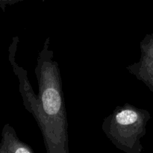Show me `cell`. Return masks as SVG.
<instances>
[{
    "mask_svg": "<svg viewBox=\"0 0 153 153\" xmlns=\"http://www.w3.org/2000/svg\"><path fill=\"white\" fill-rule=\"evenodd\" d=\"M47 37L39 52L35 67L38 94H34L25 71H22L20 89L25 108L37 122L46 153H70L68 124L59 65L54 60Z\"/></svg>",
    "mask_w": 153,
    "mask_h": 153,
    "instance_id": "1",
    "label": "cell"
},
{
    "mask_svg": "<svg viewBox=\"0 0 153 153\" xmlns=\"http://www.w3.org/2000/svg\"><path fill=\"white\" fill-rule=\"evenodd\" d=\"M151 114L147 110L131 104L117 106L105 118L102 129L108 138L125 153H141V139L146 132Z\"/></svg>",
    "mask_w": 153,
    "mask_h": 153,
    "instance_id": "2",
    "label": "cell"
},
{
    "mask_svg": "<svg viewBox=\"0 0 153 153\" xmlns=\"http://www.w3.org/2000/svg\"><path fill=\"white\" fill-rule=\"evenodd\" d=\"M140 50L139 61L127 66L126 69L153 94V31L146 34L140 41Z\"/></svg>",
    "mask_w": 153,
    "mask_h": 153,
    "instance_id": "3",
    "label": "cell"
}]
</instances>
